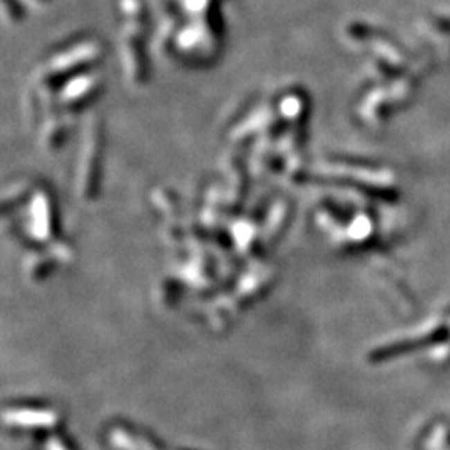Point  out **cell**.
Listing matches in <instances>:
<instances>
[{"instance_id": "cell-3", "label": "cell", "mask_w": 450, "mask_h": 450, "mask_svg": "<svg viewBox=\"0 0 450 450\" xmlns=\"http://www.w3.org/2000/svg\"><path fill=\"white\" fill-rule=\"evenodd\" d=\"M219 30L215 20H189L175 30L174 51L189 62H210L219 51Z\"/></svg>"}, {"instance_id": "cell-6", "label": "cell", "mask_w": 450, "mask_h": 450, "mask_svg": "<svg viewBox=\"0 0 450 450\" xmlns=\"http://www.w3.org/2000/svg\"><path fill=\"white\" fill-rule=\"evenodd\" d=\"M277 114L280 120L292 127H302L307 117V97L304 92L290 90L277 102Z\"/></svg>"}, {"instance_id": "cell-8", "label": "cell", "mask_w": 450, "mask_h": 450, "mask_svg": "<svg viewBox=\"0 0 450 450\" xmlns=\"http://www.w3.org/2000/svg\"><path fill=\"white\" fill-rule=\"evenodd\" d=\"M3 20L9 24H17L24 17V9L20 0H2Z\"/></svg>"}, {"instance_id": "cell-2", "label": "cell", "mask_w": 450, "mask_h": 450, "mask_svg": "<svg viewBox=\"0 0 450 450\" xmlns=\"http://www.w3.org/2000/svg\"><path fill=\"white\" fill-rule=\"evenodd\" d=\"M104 47L97 39H85L55 52L35 71V85L55 87L77 73L93 69L102 60Z\"/></svg>"}, {"instance_id": "cell-5", "label": "cell", "mask_w": 450, "mask_h": 450, "mask_svg": "<svg viewBox=\"0 0 450 450\" xmlns=\"http://www.w3.org/2000/svg\"><path fill=\"white\" fill-rule=\"evenodd\" d=\"M42 127H40V138L47 149H54L62 142L67 132L69 112H65L57 105L42 112Z\"/></svg>"}, {"instance_id": "cell-7", "label": "cell", "mask_w": 450, "mask_h": 450, "mask_svg": "<svg viewBox=\"0 0 450 450\" xmlns=\"http://www.w3.org/2000/svg\"><path fill=\"white\" fill-rule=\"evenodd\" d=\"M220 0H177L179 9L189 20H215Z\"/></svg>"}, {"instance_id": "cell-4", "label": "cell", "mask_w": 450, "mask_h": 450, "mask_svg": "<svg viewBox=\"0 0 450 450\" xmlns=\"http://www.w3.org/2000/svg\"><path fill=\"white\" fill-rule=\"evenodd\" d=\"M104 85V75L99 71H84L71 77L59 85L57 105L65 112H72L87 105L100 93Z\"/></svg>"}, {"instance_id": "cell-1", "label": "cell", "mask_w": 450, "mask_h": 450, "mask_svg": "<svg viewBox=\"0 0 450 450\" xmlns=\"http://www.w3.org/2000/svg\"><path fill=\"white\" fill-rule=\"evenodd\" d=\"M122 19L118 32V54L127 82L134 87L145 84L149 75L145 54V35L149 28V14L144 0H117Z\"/></svg>"}, {"instance_id": "cell-9", "label": "cell", "mask_w": 450, "mask_h": 450, "mask_svg": "<svg viewBox=\"0 0 450 450\" xmlns=\"http://www.w3.org/2000/svg\"><path fill=\"white\" fill-rule=\"evenodd\" d=\"M24 2H30L34 7H42L44 3L48 2V0H24Z\"/></svg>"}]
</instances>
